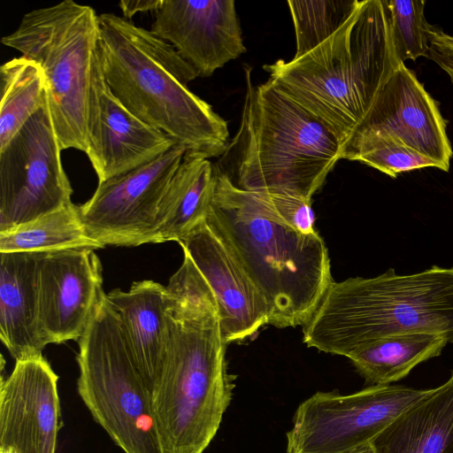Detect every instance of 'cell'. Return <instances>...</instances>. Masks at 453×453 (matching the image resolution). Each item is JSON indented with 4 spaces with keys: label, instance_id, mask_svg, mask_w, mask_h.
<instances>
[{
    "label": "cell",
    "instance_id": "7402d4cb",
    "mask_svg": "<svg viewBox=\"0 0 453 453\" xmlns=\"http://www.w3.org/2000/svg\"><path fill=\"white\" fill-rule=\"evenodd\" d=\"M447 343L434 334L392 335L363 345L347 357L371 386L389 385L418 364L440 356Z\"/></svg>",
    "mask_w": 453,
    "mask_h": 453
},
{
    "label": "cell",
    "instance_id": "cb8c5ba5",
    "mask_svg": "<svg viewBox=\"0 0 453 453\" xmlns=\"http://www.w3.org/2000/svg\"><path fill=\"white\" fill-rule=\"evenodd\" d=\"M0 150L47 100L45 74L38 63L14 58L0 67Z\"/></svg>",
    "mask_w": 453,
    "mask_h": 453
},
{
    "label": "cell",
    "instance_id": "277c9868",
    "mask_svg": "<svg viewBox=\"0 0 453 453\" xmlns=\"http://www.w3.org/2000/svg\"><path fill=\"white\" fill-rule=\"evenodd\" d=\"M206 219L264 296L269 324L304 326L334 281L328 250L319 233L306 234L289 226L259 192L237 188L218 170Z\"/></svg>",
    "mask_w": 453,
    "mask_h": 453
},
{
    "label": "cell",
    "instance_id": "484cf974",
    "mask_svg": "<svg viewBox=\"0 0 453 453\" xmlns=\"http://www.w3.org/2000/svg\"><path fill=\"white\" fill-rule=\"evenodd\" d=\"M388 11L395 48L399 59L428 58L429 41L426 20V1L383 0Z\"/></svg>",
    "mask_w": 453,
    "mask_h": 453
},
{
    "label": "cell",
    "instance_id": "ba28073f",
    "mask_svg": "<svg viewBox=\"0 0 453 453\" xmlns=\"http://www.w3.org/2000/svg\"><path fill=\"white\" fill-rule=\"evenodd\" d=\"M78 342L77 390L93 418L125 453H164L151 392L104 291Z\"/></svg>",
    "mask_w": 453,
    "mask_h": 453
},
{
    "label": "cell",
    "instance_id": "9a60e30c",
    "mask_svg": "<svg viewBox=\"0 0 453 453\" xmlns=\"http://www.w3.org/2000/svg\"><path fill=\"white\" fill-rule=\"evenodd\" d=\"M58 376L42 356L17 360L0 386V449L56 453L63 422Z\"/></svg>",
    "mask_w": 453,
    "mask_h": 453
},
{
    "label": "cell",
    "instance_id": "d4e9b609",
    "mask_svg": "<svg viewBox=\"0 0 453 453\" xmlns=\"http://www.w3.org/2000/svg\"><path fill=\"white\" fill-rule=\"evenodd\" d=\"M359 3L357 0H288L296 42L294 58L311 52L334 35Z\"/></svg>",
    "mask_w": 453,
    "mask_h": 453
},
{
    "label": "cell",
    "instance_id": "6da1fadb",
    "mask_svg": "<svg viewBox=\"0 0 453 453\" xmlns=\"http://www.w3.org/2000/svg\"><path fill=\"white\" fill-rule=\"evenodd\" d=\"M167 291L169 342L152 392L164 453H203L229 406L236 377L227 372L226 342L216 299L186 253Z\"/></svg>",
    "mask_w": 453,
    "mask_h": 453
},
{
    "label": "cell",
    "instance_id": "f546056e",
    "mask_svg": "<svg viewBox=\"0 0 453 453\" xmlns=\"http://www.w3.org/2000/svg\"><path fill=\"white\" fill-rule=\"evenodd\" d=\"M163 0H122L119 5L124 18L130 19L137 12H157Z\"/></svg>",
    "mask_w": 453,
    "mask_h": 453
},
{
    "label": "cell",
    "instance_id": "8992f818",
    "mask_svg": "<svg viewBox=\"0 0 453 453\" xmlns=\"http://www.w3.org/2000/svg\"><path fill=\"white\" fill-rule=\"evenodd\" d=\"M427 334L453 343V268L333 281L303 326L309 348L348 357L375 340Z\"/></svg>",
    "mask_w": 453,
    "mask_h": 453
},
{
    "label": "cell",
    "instance_id": "d6986e66",
    "mask_svg": "<svg viewBox=\"0 0 453 453\" xmlns=\"http://www.w3.org/2000/svg\"><path fill=\"white\" fill-rule=\"evenodd\" d=\"M41 252H0V338L17 360L39 357L48 344L39 319Z\"/></svg>",
    "mask_w": 453,
    "mask_h": 453
},
{
    "label": "cell",
    "instance_id": "4dcf8cb0",
    "mask_svg": "<svg viewBox=\"0 0 453 453\" xmlns=\"http://www.w3.org/2000/svg\"><path fill=\"white\" fill-rule=\"evenodd\" d=\"M428 38L440 42L441 44L453 50V35L446 34L440 27L429 26L427 29Z\"/></svg>",
    "mask_w": 453,
    "mask_h": 453
},
{
    "label": "cell",
    "instance_id": "4fadbf2b",
    "mask_svg": "<svg viewBox=\"0 0 453 453\" xmlns=\"http://www.w3.org/2000/svg\"><path fill=\"white\" fill-rule=\"evenodd\" d=\"M179 243L213 293L227 344L250 339L269 324L264 296L213 224L202 220Z\"/></svg>",
    "mask_w": 453,
    "mask_h": 453
},
{
    "label": "cell",
    "instance_id": "ac0fdd59",
    "mask_svg": "<svg viewBox=\"0 0 453 453\" xmlns=\"http://www.w3.org/2000/svg\"><path fill=\"white\" fill-rule=\"evenodd\" d=\"M133 360L148 389L152 392L166 358L169 327L166 287L150 280L132 284L107 294Z\"/></svg>",
    "mask_w": 453,
    "mask_h": 453
},
{
    "label": "cell",
    "instance_id": "9c48e42d",
    "mask_svg": "<svg viewBox=\"0 0 453 453\" xmlns=\"http://www.w3.org/2000/svg\"><path fill=\"white\" fill-rule=\"evenodd\" d=\"M431 389L370 386L349 395L319 391L297 407L288 453H350L370 443Z\"/></svg>",
    "mask_w": 453,
    "mask_h": 453
},
{
    "label": "cell",
    "instance_id": "e0dca14e",
    "mask_svg": "<svg viewBox=\"0 0 453 453\" xmlns=\"http://www.w3.org/2000/svg\"><path fill=\"white\" fill-rule=\"evenodd\" d=\"M151 31L174 47L198 77L246 51L234 0H163Z\"/></svg>",
    "mask_w": 453,
    "mask_h": 453
},
{
    "label": "cell",
    "instance_id": "603a6c76",
    "mask_svg": "<svg viewBox=\"0 0 453 453\" xmlns=\"http://www.w3.org/2000/svg\"><path fill=\"white\" fill-rule=\"evenodd\" d=\"M102 248H104L103 244L88 236L80 206L74 203L0 233V252H50Z\"/></svg>",
    "mask_w": 453,
    "mask_h": 453
},
{
    "label": "cell",
    "instance_id": "5bb4252c",
    "mask_svg": "<svg viewBox=\"0 0 453 453\" xmlns=\"http://www.w3.org/2000/svg\"><path fill=\"white\" fill-rule=\"evenodd\" d=\"M87 143L85 153L98 183L150 163L176 145L130 112L113 95L102 73L97 51L88 96Z\"/></svg>",
    "mask_w": 453,
    "mask_h": 453
},
{
    "label": "cell",
    "instance_id": "8fae6325",
    "mask_svg": "<svg viewBox=\"0 0 453 453\" xmlns=\"http://www.w3.org/2000/svg\"><path fill=\"white\" fill-rule=\"evenodd\" d=\"M185 154L174 145L151 162L98 183L80 205L88 236L104 247L156 243L159 207Z\"/></svg>",
    "mask_w": 453,
    "mask_h": 453
},
{
    "label": "cell",
    "instance_id": "44dd1931",
    "mask_svg": "<svg viewBox=\"0 0 453 453\" xmlns=\"http://www.w3.org/2000/svg\"><path fill=\"white\" fill-rule=\"evenodd\" d=\"M216 180L217 169L209 158L185 154L159 207L156 243L179 242L207 218Z\"/></svg>",
    "mask_w": 453,
    "mask_h": 453
},
{
    "label": "cell",
    "instance_id": "30bf717a",
    "mask_svg": "<svg viewBox=\"0 0 453 453\" xmlns=\"http://www.w3.org/2000/svg\"><path fill=\"white\" fill-rule=\"evenodd\" d=\"M61 150L47 96L0 150V233L73 203Z\"/></svg>",
    "mask_w": 453,
    "mask_h": 453
},
{
    "label": "cell",
    "instance_id": "7c38bea8",
    "mask_svg": "<svg viewBox=\"0 0 453 453\" xmlns=\"http://www.w3.org/2000/svg\"><path fill=\"white\" fill-rule=\"evenodd\" d=\"M446 127L438 103L402 63L344 146L342 158L346 159L370 142L389 139L418 151L434 161L438 169L448 172L453 151Z\"/></svg>",
    "mask_w": 453,
    "mask_h": 453
},
{
    "label": "cell",
    "instance_id": "3957f363",
    "mask_svg": "<svg viewBox=\"0 0 453 453\" xmlns=\"http://www.w3.org/2000/svg\"><path fill=\"white\" fill-rule=\"evenodd\" d=\"M402 63L383 0H362L321 45L263 68L268 80L319 119L343 150Z\"/></svg>",
    "mask_w": 453,
    "mask_h": 453
},
{
    "label": "cell",
    "instance_id": "d6a6232c",
    "mask_svg": "<svg viewBox=\"0 0 453 453\" xmlns=\"http://www.w3.org/2000/svg\"><path fill=\"white\" fill-rule=\"evenodd\" d=\"M0 453H17L14 450L12 449H0Z\"/></svg>",
    "mask_w": 453,
    "mask_h": 453
},
{
    "label": "cell",
    "instance_id": "83f0119b",
    "mask_svg": "<svg viewBox=\"0 0 453 453\" xmlns=\"http://www.w3.org/2000/svg\"><path fill=\"white\" fill-rule=\"evenodd\" d=\"M259 193L273 212L289 226L306 234L317 232L311 201L282 192Z\"/></svg>",
    "mask_w": 453,
    "mask_h": 453
},
{
    "label": "cell",
    "instance_id": "1f68e13d",
    "mask_svg": "<svg viewBox=\"0 0 453 453\" xmlns=\"http://www.w3.org/2000/svg\"><path fill=\"white\" fill-rule=\"evenodd\" d=\"M350 453H375V450L372 443L370 442L357 448V449L353 450Z\"/></svg>",
    "mask_w": 453,
    "mask_h": 453
},
{
    "label": "cell",
    "instance_id": "7a4b0ae2",
    "mask_svg": "<svg viewBox=\"0 0 453 453\" xmlns=\"http://www.w3.org/2000/svg\"><path fill=\"white\" fill-rule=\"evenodd\" d=\"M97 56L113 95L186 154L220 157L227 124L188 84L198 77L173 45L114 13L98 15Z\"/></svg>",
    "mask_w": 453,
    "mask_h": 453
},
{
    "label": "cell",
    "instance_id": "f1b7e54d",
    "mask_svg": "<svg viewBox=\"0 0 453 453\" xmlns=\"http://www.w3.org/2000/svg\"><path fill=\"white\" fill-rule=\"evenodd\" d=\"M428 58L434 61L449 77L453 83V50L429 39Z\"/></svg>",
    "mask_w": 453,
    "mask_h": 453
},
{
    "label": "cell",
    "instance_id": "52a82bcc",
    "mask_svg": "<svg viewBox=\"0 0 453 453\" xmlns=\"http://www.w3.org/2000/svg\"><path fill=\"white\" fill-rule=\"evenodd\" d=\"M99 42L98 15L73 0L26 13L1 42L38 63L61 150H87L88 96Z\"/></svg>",
    "mask_w": 453,
    "mask_h": 453
},
{
    "label": "cell",
    "instance_id": "4316f807",
    "mask_svg": "<svg viewBox=\"0 0 453 453\" xmlns=\"http://www.w3.org/2000/svg\"><path fill=\"white\" fill-rule=\"evenodd\" d=\"M346 159L357 160L395 179L398 174L426 167H436L432 159L389 139L370 142L350 153Z\"/></svg>",
    "mask_w": 453,
    "mask_h": 453
},
{
    "label": "cell",
    "instance_id": "2e32d148",
    "mask_svg": "<svg viewBox=\"0 0 453 453\" xmlns=\"http://www.w3.org/2000/svg\"><path fill=\"white\" fill-rule=\"evenodd\" d=\"M39 319L48 344L79 341L102 288V266L92 249L41 252L38 261Z\"/></svg>",
    "mask_w": 453,
    "mask_h": 453
},
{
    "label": "cell",
    "instance_id": "5b68a950",
    "mask_svg": "<svg viewBox=\"0 0 453 453\" xmlns=\"http://www.w3.org/2000/svg\"><path fill=\"white\" fill-rule=\"evenodd\" d=\"M246 71L239 129L215 166L239 188L311 201L342 159L336 136L270 80L254 86Z\"/></svg>",
    "mask_w": 453,
    "mask_h": 453
},
{
    "label": "cell",
    "instance_id": "ffe728a7",
    "mask_svg": "<svg viewBox=\"0 0 453 453\" xmlns=\"http://www.w3.org/2000/svg\"><path fill=\"white\" fill-rule=\"evenodd\" d=\"M371 443L375 453H453V370Z\"/></svg>",
    "mask_w": 453,
    "mask_h": 453
}]
</instances>
